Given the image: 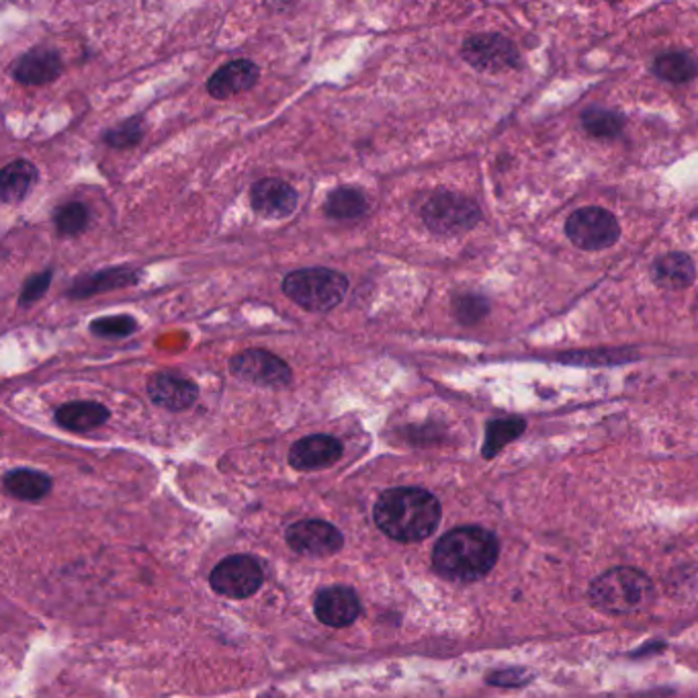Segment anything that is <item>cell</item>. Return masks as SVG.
<instances>
[{"label": "cell", "instance_id": "cell-2", "mask_svg": "<svg viewBox=\"0 0 698 698\" xmlns=\"http://www.w3.org/2000/svg\"><path fill=\"white\" fill-rule=\"evenodd\" d=\"M375 525L399 543H416L435 533L441 523V504L422 488L385 489L375 504Z\"/></svg>", "mask_w": 698, "mask_h": 698}, {"label": "cell", "instance_id": "cell-28", "mask_svg": "<svg viewBox=\"0 0 698 698\" xmlns=\"http://www.w3.org/2000/svg\"><path fill=\"white\" fill-rule=\"evenodd\" d=\"M144 138V119L132 118L125 119L123 123H119L115 128L107 130L105 144L115 150H130L142 142Z\"/></svg>", "mask_w": 698, "mask_h": 698}, {"label": "cell", "instance_id": "cell-10", "mask_svg": "<svg viewBox=\"0 0 698 698\" xmlns=\"http://www.w3.org/2000/svg\"><path fill=\"white\" fill-rule=\"evenodd\" d=\"M287 545L295 554L328 557L343 549V533L324 520H300L287 528Z\"/></svg>", "mask_w": 698, "mask_h": 698}, {"label": "cell", "instance_id": "cell-9", "mask_svg": "<svg viewBox=\"0 0 698 698\" xmlns=\"http://www.w3.org/2000/svg\"><path fill=\"white\" fill-rule=\"evenodd\" d=\"M230 371L240 382L256 387H287L293 382V371L281 358L263 348H249L230 358Z\"/></svg>", "mask_w": 698, "mask_h": 698}, {"label": "cell", "instance_id": "cell-20", "mask_svg": "<svg viewBox=\"0 0 698 698\" xmlns=\"http://www.w3.org/2000/svg\"><path fill=\"white\" fill-rule=\"evenodd\" d=\"M38 181V169L26 159L13 160L0 171V198L7 205L21 203Z\"/></svg>", "mask_w": 698, "mask_h": 698}, {"label": "cell", "instance_id": "cell-11", "mask_svg": "<svg viewBox=\"0 0 698 698\" xmlns=\"http://www.w3.org/2000/svg\"><path fill=\"white\" fill-rule=\"evenodd\" d=\"M145 392L156 406L171 412H185L195 406L199 397L198 385L172 371L154 373L145 383Z\"/></svg>", "mask_w": 698, "mask_h": 698}, {"label": "cell", "instance_id": "cell-23", "mask_svg": "<svg viewBox=\"0 0 698 698\" xmlns=\"http://www.w3.org/2000/svg\"><path fill=\"white\" fill-rule=\"evenodd\" d=\"M527 421L520 416H508V418H498V421L488 422L486 428V443L482 448V455L486 459H494L502 448L510 445L518 436L525 433Z\"/></svg>", "mask_w": 698, "mask_h": 698}, {"label": "cell", "instance_id": "cell-8", "mask_svg": "<svg viewBox=\"0 0 698 698\" xmlns=\"http://www.w3.org/2000/svg\"><path fill=\"white\" fill-rule=\"evenodd\" d=\"M463 60L477 72L500 74L520 64V55L513 41L500 33H477L463 41Z\"/></svg>", "mask_w": 698, "mask_h": 698}, {"label": "cell", "instance_id": "cell-5", "mask_svg": "<svg viewBox=\"0 0 698 698\" xmlns=\"http://www.w3.org/2000/svg\"><path fill=\"white\" fill-rule=\"evenodd\" d=\"M421 218L436 236H457L482 222V210L474 199L451 191H436L424 201Z\"/></svg>", "mask_w": 698, "mask_h": 698}, {"label": "cell", "instance_id": "cell-1", "mask_svg": "<svg viewBox=\"0 0 698 698\" xmlns=\"http://www.w3.org/2000/svg\"><path fill=\"white\" fill-rule=\"evenodd\" d=\"M498 555L500 543L488 528H453L436 543L433 566L447 580L477 581L488 576Z\"/></svg>", "mask_w": 698, "mask_h": 698}, {"label": "cell", "instance_id": "cell-25", "mask_svg": "<svg viewBox=\"0 0 698 698\" xmlns=\"http://www.w3.org/2000/svg\"><path fill=\"white\" fill-rule=\"evenodd\" d=\"M697 62L685 52L659 53L654 62V74L672 84L690 82L697 77Z\"/></svg>", "mask_w": 698, "mask_h": 698}, {"label": "cell", "instance_id": "cell-16", "mask_svg": "<svg viewBox=\"0 0 698 698\" xmlns=\"http://www.w3.org/2000/svg\"><path fill=\"white\" fill-rule=\"evenodd\" d=\"M314 610L324 625L341 629L353 625L361 617V600L355 590L346 586H332L317 594Z\"/></svg>", "mask_w": 698, "mask_h": 698}, {"label": "cell", "instance_id": "cell-19", "mask_svg": "<svg viewBox=\"0 0 698 698\" xmlns=\"http://www.w3.org/2000/svg\"><path fill=\"white\" fill-rule=\"evenodd\" d=\"M111 418V412L99 402H68L55 409V422L70 433H91Z\"/></svg>", "mask_w": 698, "mask_h": 698}, {"label": "cell", "instance_id": "cell-15", "mask_svg": "<svg viewBox=\"0 0 698 698\" xmlns=\"http://www.w3.org/2000/svg\"><path fill=\"white\" fill-rule=\"evenodd\" d=\"M259 79H261V68L256 67L252 60L240 58V60L227 62L211 74L208 80V93L218 101H225L236 94L251 91Z\"/></svg>", "mask_w": 698, "mask_h": 698}, {"label": "cell", "instance_id": "cell-30", "mask_svg": "<svg viewBox=\"0 0 698 698\" xmlns=\"http://www.w3.org/2000/svg\"><path fill=\"white\" fill-rule=\"evenodd\" d=\"M52 277L53 271L48 269L43 273H38L33 277L27 279V283L23 285V290H21V295H19V305L27 307L31 303L40 302L41 297L45 295V291L50 290V285H52Z\"/></svg>", "mask_w": 698, "mask_h": 698}, {"label": "cell", "instance_id": "cell-21", "mask_svg": "<svg viewBox=\"0 0 698 698\" xmlns=\"http://www.w3.org/2000/svg\"><path fill=\"white\" fill-rule=\"evenodd\" d=\"M370 210L365 191L356 186H338L324 201V213L332 220H356Z\"/></svg>", "mask_w": 698, "mask_h": 698}, {"label": "cell", "instance_id": "cell-18", "mask_svg": "<svg viewBox=\"0 0 698 698\" xmlns=\"http://www.w3.org/2000/svg\"><path fill=\"white\" fill-rule=\"evenodd\" d=\"M651 277L659 290H688L697 279V266L685 252H668L651 266Z\"/></svg>", "mask_w": 698, "mask_h": 698}, {"label": "cell", "instance_id": "cell-31", "mask_svg": "<svg viewBox=\"0 0 698 698\" xmlns=\"http://www.w3.org/2000/svg\"><path fill=\"white\" fill-rule=\"evenodd\" d=\"M518 678H520V672H518V670H513V672L496 674L489 682H492V685L502 686L523 685V680H518Z\"/></svg>", "mask_w": 698, "mask_h": 698}, {"label": "cell", "instance_id": "cell-29", "mask_svg": "<svg viewBox=\"0 0 698 698\" xmlns=\"http://www.w3.org/2000/svg\"><path fill=\"white\" fill-rule=\"evenodd\" d=\"M89 328L94 336H101V338H125L138 330V322L130 314H118V316L97 317Z\"/></svg>", "mask_w": 698, "mask_h": 698}, {"label": "cell", "instance_id": "cell-6", "mask_svg": "<svg viewBox=\"0 0 698 698\" xmlns=\"http://www.w3.org/2000/svg\"><path fill=\"white\" fill-rule=\"evenodd\" d=\"M566 236L581 251H605L619 242V220L605 208H581L567 218Z\"/></svg>", "mask_w": 698, "mask_h": 698}, {"label": "cell", "instance_id": "cell-22", "mask_svg": "<svg viewBox=\"0 0 698 698\" xmlns=\"http://www.w3.org/2000/svg\"><path fill=\"white\" fill-rule=\"evenodd\" d=\"M4 489L19 500H41L50 494L52 479L33 469H13L4 475Z\"/></svg>", "mask_w": 698, "mask_h": 698}, {"label": "cell", "instance_id": "cell-17", "mask_svg": "<svg viewBox=\"0 0 698 698\" xmlns=\"http://www.w3.org/2000/svg\"><path fill=\"white\" fill-rule=\"evenodd\" d=\"M140 277H142V273L138 269L121 264L115 269H105V271H97L91 275L74 279V283L67 290V295L70 300H89L99 293L125 290V287L138 285Z\"/></svg>", "mask_w": 698, "mask_h": 698}, {"label": "cell", "instance_id": "cell-13", "mask_svg": "<svg viewBox=\"0 0 698 698\" xmlns=\"http://www.w3.org/2000/svg\"><path fill=\"white\" fill-rule=\"evenodd\" d=\"M343 457V443L336 436L310 435L300 438L290 451V465L297 472H317Z\"/></svg>", "mask_w": 698, "mask_h": 698}, {"label": "cell", "instance_id": "cell-7", "mask_svg": "<svg viewBox=\"0 0 698 698\" xmlns=\"http://www.w3.org/2000/svg\"><path fill=\"white\" fill-rule=\"evenodd\" d=\"M211 588L227 598H249L264 581L263 566L251 555H232L220 562L210 576Z\"/></svg>", "mask_w": 698, "mask_h": 698}, {"label": "cell", "instance_id": "cell-3", "mask_svg": "<svg viewBox=\"0 0 698 698\" xmlns=\"http://www.w3.org/2000/svg\"><path fill=\"white\" fill-rule=\"evenodd\" d=\"M590 603L606 615H637L654 605L656 588L644 571L615 567L590 584Z\"/></svg>", "mask_w": 698, "mask_h": 698}, {"label": "cell", "instance_id": "cell-4", "mask_svg": "<svg viewBox=\"0 0 698 698\" xmlns=\"http://www.w3.org/2000/svg\"><path fill=\"white\" fill-rule=\"evenodd\" d=\"M348 291V279L343 273L326 269V266H312L293 271L283 279V293L291 302L297 303L307 312H332L343 303L344 295Z\"/></svg>", "mask_w": 698, "mask_h": 698}, {"label": "cell", "instance_id": "cell-27", "mask_svg": "<svg viewBox=\"0 0 698 698\" xmlns=\"http://www.w3.org/2000/svg\"><path fill=\"white\" fill-rule=\"evenodd\" d=\"M451 307H453V316L459 324L474 326L488 316L489 302L484 295H477V293H462L453 297Z\"/></svg>", "mask_w": 698, "mask_h": 698}, {"label": "cell", "instance_id": "cell-26", "mask_svg": "<svg viewBox=\"0 0 698 698\" xmlns=\"http://www.w3.org/2000/svg\"><path fill=\"white\" fill-rule=\"evenodd\" d=\"M89 222H91V211L80 201L64 203L53 213V224L62 237L80 236L89 227Z\"/></svg>", "mask_w": 698, "mask_h": 698}, {"label": "cell", "instance_id": "cell-14", "mask_svg": "<svg viewBox=\"0 0 698 698\" xmlns=\"http://www.w3.org/2000/svg\"><path fill=\"white\" fill-rule=\"evenodd\" d=\"M251 205L264 220H285L297 208V191L281 179H261L252 185Z\"/></svg>", "mask_w": 698, "mask_h": 698}, {"label": "cell", "instance_id": "cell-12", "mask_svg": "<svg viewBox=\"0 0 698 698\" xmlns=\"http://www.w3.org/2000/svg\"><path fill=\"white\" fill-rule=\"evenodd\" d=\"M64 72L62 55L53 48H31L13 62V79L26 87H43L60 79Z\"/></svg>", "mask_w": 698, "mask_h": 698}, {"label": "cell", "instance_id": "cell-24", "mask_svg": "<svg viewBox=\"0 0 698 698\" xmlns=\"http://www.w3.org/2000/svg\"><path fill=\"white\" fill-rule=\"evenodd\" d=\"M581 128L588 135L598 140H613V138H619L625 130V118L619 111H613V109L590 107L581 113Z\"/></svg>", "mask_w": 698, "mask_h": 698}]
</instances>
